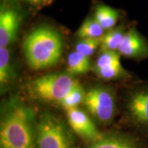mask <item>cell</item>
<instances>
[{"mask_svg": "<svg viewBox=\"0 0 148 148\" xmlns=\"http://www.w3.org/2000/svg\"><path fill=\"white\" fill-rule=\"evenodd\" d=\"M35 143L34 112L19 98H10L1 110L0 147L34 148Z\"/></svg>", "mask_w": 148, "mask_h": 148, "instance_id": "obj_1", "label": "cell"}, {"mask_svg": "<svg viewBox=\"0 0 148 148\" xmlns=\"http://www.w3.org/2000/svg\"><path fill=\"white\" fill-rule=\"evenodd\" d=\"M63 40L58 31L42 25L27 34L23 43L25 59L35 70L51 67L58 62L63 51Z\"/></svg>", "mask_w": 148, "mask_h": 148, "instance_id": "obj_2", "label": "cell"}, {"mask_svg": "<svg viewBox=\"0 0 148 148\" xmlns=\"http://www.w3.org/2000/svg\"><path fill=\"white\" fill-rule=\"evenodd\" d=\"M77 83L67 72L49 73L31 80L27 84V90L37 100L58 103Z\"/></svg>", "mask_w": 148, "mask_h": 148, "instance_id": "obj_3", "label": "cell"}, {"mask_svg": "<svg viewBox=\"0 0 148 148\" xmlns=\"http://www.w3.org/2000/svg\"><path fill=\"white\" fill-rule=\"evenodd\" d=\"M36 145L38 148H73L63 123L49 113L42 114L36 125Z\"/></svg>", "mask_w": 148, "mask_h": 148, "instance_id": "obj_4", "label": "cell"}, {"mask_svg": "<svg viewBox=\"0 0 148 148\" xmlns=\"http://www.w3.org/2000/svg\"><path fill=\"white\" fill-rule=\"evenodd\" d=\"M94 117L101 122H108L115 112V98L111 90L103 87H94L86 92L83 101Z\"/></svg>", "mask_w": 148, "mask_h": 148, "instance_id": "obj_5", "label": "cell"}, {"mask_svg": "<svg viewBox=\"0 0 148 148\" xmlns=\"http://www.w3.org/2000/svg\"><path fill=\"white\" fill-rule=\"evenodd\" d=\"M23 16L17 7L3 3L0 8V47H8L16 39Z\"/></svg>", "mask_w": 148, "mask_h": 148, "instance_id": "obj_6", "label": "cell"}, {"mask_svg": "<svg viewBox=\"0 0 148 148\" xmlns=\"http://www.w3.org/2000/svg\"><path fill=\"white\" fill-rule=\"evenodd\" d=\"M121 55L117 51H103L92 69L99 77L105 79H125L130 75L122 66Z\"/></svg>", "mask_w": 148, "mask_h": 148, "instance_id": "obj_7", "label": "cell"}, {"mask_svg": "<svg viewBox=\"0 0 148 148\" xmlns=\"http://www.w3.org/2000/svg\"><path fill=\"white\" fill-rule=\"evenodd\" d=\"M117 51L126 58L141 60L148 58V42L132 26L127 29Z\"/></svg>", "mask_w": 148, "mask_h": 148, "instance_id": "obj_8", "label": "cell"}, {"mask_svg": "<svg viewBox=\"0 0 148 148\" xmlns=\"http://www.w3.org/2000/svg\"><path fill=\"white\" fill-rule=\"evenodd\" d=\"M66 114L70 127L79 136L92 143L103 136L88 114L83 110L78 108H73L66 111Z\"/></svg>", "mask_w": 148, "mask_h": 148, "instance_id": "obj_9", "label": "cell"}, {"mask_svg": "<svg viewBox=\"0 0 148 148\" xmlns=\"http://www.w3.org/2000/svg\"><path fill=\"white\" fill-rule=\"evenodd\" d=\"M127 108L135 123L148 127V85L137 88L130 94Z\"/></svg>", "mask_w": 148, "mask_h": 148, "instance_id": "obj_10", "label": "cell"}, {"mask_svg": "<svg viewBox=\"0 0 148 148\" xmlns=\"http://www.w3.org/2000/svg\"><path fill=\"white\" fill-rule=\"evenodd\" d=\"M15 72L8 47H0V86L4 88L12 82Z\"/></svg>", "mask_w": 148, "mask_h": 148, "instance_id": "obj_11", "label": "cell"}, {"mask_svg": "<svg viewBox=\"0 0 148 148\" xmlns=\"http://www.w3.org/2000/svg\"><path fill=\"white\" fill-rule=\"evenodd\" d=\"M125 25L113 27L104 33L100 38L101 52L106 51H117L126 32Z\"/></svg>", "mask_w": 148, "mask_h": 148, "instance_id": "obj_12", "label": "cell"}, {"mask_svg": "<svg viewBox=\"0 0 148 148\" xmlns=\"http://www.w3.org/2000/svg\"><path fill=\"white\" fill-rule=\"evenodd\" d=\"M119 14L115 9L107 5L99 4L96 6L94 18L104 30H109L115 26Z\"/></svg>", "mask_w": 148, "mask_h": 148, "instance_id": "obj_13", "label": "cell"}, {"mask_svg": "<svg viewBox=\"0 0 148 148\" xmlns=\"http://www.w3.org/2000/svg\"><path fill=\"white\" fill-rule=\"evenodd\" d=\"M89 57L74 50L67 56V73L72 75L87 73L92 69Z\"/></svg>", "mask_w": 148, "mask_h": 148, "instance_id": "obj_14", "label": "cell"}, {"mask_svg": "<svg viewBox=\"0 0 148 148\" xmlns=\"http://www.w3.org/2000/svg\"><path fill=\"white\" fill-rule=\"evenodd\" d=\"M88 148H138L134 141L122 136H102L92 142Z\"/></svg>", "mask_w": 148, "mask_h": 148, "instance_id": "obj_15", "label": "cell"}, {"mask_svg": "<svg viewBox=\"0 0 148 148\" xmlns=\"http://www.w3.org/2000/svg\"><path fill=\"white\" fill-rule=\"evenodd\" d=\"M86 92L79 82L58 103L66 111L76 108L84 101Z\"/></svg>", "mask_w": 148, "mask_h": 148, "instance_id": "obj_16", "label": "cell"}, {"mask_svg": "<svg viewBox=\"0 0 148 148\" xmlns=\"http://www.w3.org/2000/svg\"><path fill=\"white\" fill-rule=\"evenodd\" d=\"M105 30L94 18H87L84 20L76 35L79 38H99L104 34Z\"/></svg>", "mask_w": 148, "mask_h": 148, "instance_id": "obj_17", "label": "cell"}, {"mask_svg": "<svg viewBox=\"0 0 148 148\" xmlns=\"http://www.w3.org/2000/svg\"><path fill=\"white\" fill-rule=\"evenodd\" d=\"M100 47L99 38H80L75 46V50L90 57Z\"/></svg>", "mask_w": 148, "mask_h": 148, "instance_id": "obj_18", "label": "cell"}, {"mask_svg": "<svg viewBox=\"0 0 148 148\" xmlns=\"http://www.w3.org/2000/svg\"><path fill=\"white\" fill-rule=\"evenodd\" d=\"M25 1H27L33 5H35V6L39 7V8L49 5L52 2V0H25Z\"/></svg>", "mask_w": 148, "mask_h": 148, "instance_id": "obj_19", "label": "cell"}]
</instances>
